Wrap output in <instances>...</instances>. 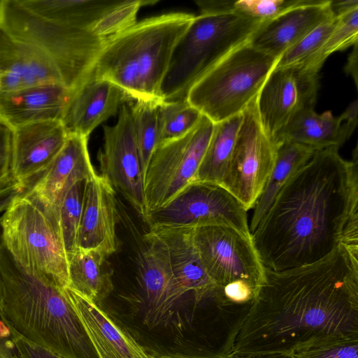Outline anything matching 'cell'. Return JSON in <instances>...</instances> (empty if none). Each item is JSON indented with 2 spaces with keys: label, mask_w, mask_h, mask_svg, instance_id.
Wrapping results in <instances>:
<instances>
[{
  "label": "cell",
  "mask_w": 358,
  "mask_h": 358,
  "mask_svg": "<svg viewBox=\"0 0 358 358\" xmlns=\"http://www.w3.org/2000/svg\"><path fill=\"white\" fill-rule=\"evenodd\" d=\"M278 60L248 42L208 71L186 99L214 124L227 120L241 114L257 98Z\"/></svg>",
  "instance_id": "8"
},
{
  "label": "cell",
  "mask_w": 358,
  "mask_h": 358,
  "mask_svg": "<svg viewBox=\"0 0 358 358\" xmlns=\"http://www.w3.org/2000/svg\"><path fill=\"white\" fill-rule=\"evenodd\" d=\"M108 257L96 250L77 248L68 255V287L99 304L114 289Z\"/></svg>",
  "instance_id": "26"
},
{
  "label": "cell",
  "mask_w": 358,
  "mask_h": 358,
  "mask_svg": "<svg viewBox=\"0 0 358 358\" xmlns=\"http://www.w3.org/2000/svg\"><path fill=\"white\" fill-rule=\"evenodd\" d=\"M143 238L148 244L138 256V275L147 317L155 327L166 320L187 292L173 273L164 241L150 231Z\"/></svg>",
  "instance_id": "16"
},
{
  "label": "cell",
  "mask_w": 358,
  "mask_h": 358,
  "mask_svg": "<svg viewBox=\"0 0 358 358\" xmlns=\"http://www.w3.org/2000/svg\"><path fill=\"white\" fill-rule=\"evenodd\" d=\"M248 211L223 187L194 182L166 205L149 213L145 222L149 227L226 226L251 236Z\"/></svg>",
  "instance_id": "11"
},
{
  "label": "cell",
  "mask_w": 358,
  "mask_h": 358,
  "mask_svg": "<svg viewBox=\"0 0 358 358\" xmlns=\"http://www.w3.org/2000/svg\"><path fill=\"white\" fill-rule=\"evenodd\" d=\"M0 319L10 333L62 358H99L65 289L22 272L0 241Z\"/></svg>",
  "instance_id": "3"
},
{
  "label": "cell",
  "mask_w": 358,
  "mask_h": 358,
  "mask_svg": "<svg viewBox=\"0 0 358 358\" xmlns=\"http://www.w3.org/2000/svg\"><path fill=\"white\" fill-rule=\"evenodd\" d=\"M292 358H358V333L318 335L294 345Z\"/></svg>",
  "instance_id": "30"
},
{
  "label": "cell",
  "mask_w": 358,
  "mask_h": 358,
  "mask_svg": "<svg viewBox=\"0 0 358 358\" xmlns=\"http://www.w3.org/2000/svg\"><path fill=\"white\" fill-rule=\"evenodd\" d=\"M131 103L121 107L114 125L103 126V144L98 159L101 175L122 194L145 222L148 213L144 180L134 136Z\"/></svg>",
  "instance_id": "14"
},
{
  "label": "cell",
  "mask_w": 358,
  "mask_h": 358,
  "mask_svg": "<svg viewBox=\"0 0 358 358\" xmlns=\"http://www.w3.org/2000/svg\"><path fill=\"white\" fill-rule=\"evenodd\" d=\"M257 98L242 113L231 157L222 187L248 210L253 208L273 170L277 143L264 130Z\"/></svg>",
  "instance_id": "12"
},
{
  "label": "cell",
  "mask_w": 358,
  "mask_h": 358,
  "mask_svg": "<svg viewBox=\"0 0 358 358\" xmlns=\"http://www.w3.org/2000/svg\"><path fill=\"white\" fill-rule=\"evenodd\" d=\"M86 181L78 182L72 185L64 193L57 208L68 255L77 249Z\"/></svg>",
  "instance_id": "35"
},
{
  "label": "cell",
  "mask_w": 358,
  "mask_h": 358,
  "mask_svg": "<svg viewBox=\"0 0 358 358\" xmlns=\"http://www.w3.org/2000/svg\"><path fill=\"white\" fill-rule=\"evenodd\" d=\"M330 0H303L262 22L248 43L276 59L320 24L334 17Z\"/></svg>",
  "instance_id": "19"
},
{
  "label": "cell",
  "mask_w": 358,
  "mask_h": 358,
  "mask_svg": "<svg viewBox=\"0 0 358 358\" xmlns=\"http://www.w3.org/2000/svg\"><path fill=\"white\" fill-rule=\"evenodd\" d=\"M48 83L62 85L48 59L35 48L15 40L0 29V92Z\"/></svg>",
  "instance_id": "23"
},
{
  "label": "cell",
  "mask_w": 358,
  "mask_h": 358,
  "mask_svg": "<svg viewBox=\"0 0 358 358\" xmlns=\"http://www.w3.org/2000/svg\"><path fill=\"white\" fill-rule=\"evenodd\" d=\"M194 240L216 294L240 283L250 285L257 292L265 267L252 235L226 226H205L194 229Z\"/></svg>",
  "instance_id": "10"
},
{
  "label": "cell",
  "mask_w": 358,
  "mask_h": 358,
  "mask_svg": "<svg viewBox=\"0 0 358 358\" xmlns=\"http://www.w3.org/2000/svg\"><path fill=\"white\" fill-rule=\"evenodd\" d=\"M13 129L0 119V185L14 180L12 174Z\"/></svg>",
  "instance_id": "38"
},
{
  "label": "cell",
  "mask_w": 358,
  "mask_h": 358,
  "mask_svg": "<svg viewBox=\"0 0 358 358\" xmlns=\"http://www.w3.org/2000/svg\"><path fill=\"white\" fill-rule=\"evenodd\" d=\"M29 8L76 27L88 29L119 4L115 0H22Z\"/></svg>",
  "instance_id": "29"
},
{
  "label": "cell",
  "mask_w": 358,
  "mask_h": 358,
  "mask_svg": "<svg viewBox=\"0 0 358 358\" xmlns=\"http://www.w3.org/2000/svg\"><path fill=\"white\" fill-rule=\"evenodd\" d=\"M71 90L48 83L0 92V119L12 129L48 120L61 121Z\"/></svg>",
  "instance_id": "24"
},
{
  "label": "cell",
  "mask_w": 358,
  "mask_h": 358,
  "mask_svg": "<svg viewBox=\"0 0 358 358\" xmlns=\"http://www.w3.org/2000/svg\"><path fill=\"white\" fill-rule=\"evenodd\" d=\"M8 343L12 358H62L50 350L10 333Z\"/></svg>",
  "instance_id": "39"
},
{
  "label": "cell",
  "mask_w": 358,
  "mask_h": 358,
  "mask_svg": "<svg viewBox=\"0 0 358 358\" xmlns=\"http://www.w3.org/2000/svg\"><path fill=\"white\" fill-rule=\"evenodd\" d=\"M209 356H188L180 355H172L163 356L161 358H209Z\"/></svg>",
  "instance_id": "45"
},
{
  "label": "cell",
  "mask_w": 358,
  "mask_h": 358,
  "mask_svg": "<svg viewBox=\"0 0 358 358\" xmlns=\"http://www.w3.org/2000/svg\"><path fill=\"white\" fill-rule=\"evenodd\" d=\"M262 22L231 12L195 15L173 51L162 87L164 101L186 99L190 88L227 55L248 43Z\"/></svg>",
  "instance_id": "7"
},
{
  "label": "cell",
  "mask_w": 358,
  "mask_h": 358,
  "mask_svg": "<svg viewBox=\"0 0 358 358\" xmlns=\"http://www.w3.org/2000/svg\"><path fill=\"white\" fill-rule=\"evenodd\" d=\"M67 137L59 120L36 122L13 129L12 174L24 191L47 171Z\"/></svg>",
  "instance_id": "15"
},
{
  "label": "cell",
  "mask_w": 358,
  "mask_h": 358,
  "mask_svg": "<svg viewBox=\"0 0 358 358\" xmlns=\"http://www.w3.org/2000/svg\"><path fill=\"white\" fill-rule=\"evenodd\" d=\"M118 221L115 189L106 178L96 173L85 182L77 248L96 250L108 257L114 254L120 245Z\"/></svg>",
  "instance_id": "17"
},
{
  "label": "cell",
  "mask_w": 358,
  "mask_h": 358,
  "mask_svg": "<svg viewBox=\"0 0 358 358\" xmlns=\"http://www.w3.org/2000/svg\"><path fill=\"white\" fill-rule=\"evenodd\" d=\"M149 3H155V1H121L102 16L90 31L104 39L115 36L134 26L137 22V15L140 8Z\"/></svg>",
  "instance_id": "36"
},
{
  "label": "cell",
  "mask_w": 358,
  "mask_h": 358,
  "mask_svg": "<svg viewBox=\"0 0 358 358\" xmlns=\"http://www.w3.org/2000/svg\"><path fill=\"white\" fill-rule=\"evenodd\" d=\"M338 21L334 17L318 25L286 50L278 59L275 67L302 65L323 45Z\"/></svg>",
  "instance_id": "37"
},
{
  "label": "cell",
  "mask_w": 358,
  "mask_h": 358,
  "mask_svg": "<svg viewBox=\"0 0 358 358\" xmlns=\"http://www.w3.org/2000/svg\"><path fill=\"white\" fill-rule=\"evenodd\" d=\"M202 117L187 99L163 101L158 108V145L187 134Z\"/></svg>",
  "instance_id": "33"
},
{
  "label": "cell",
  "mask_w": 358,
  "mask_h": 358,
  "mask_svg": "<svg viewBox=\"0 0 358 358\" xmlns=\"http://www.w3.org/2000/svg\"><path fill=\"white\" fill-rule=\"evenodd\" d=\"M159 103L134 101L130 103L133 127L145 178L151 157L158 145V108ZM144 182V181H143Z\"/></svg>",
  "instance_id": "32"
},
{
  "label": "cell",
  "mask_w": 358,
  "mask_h": 358,
  "mask_svg": "<svg viewBox=\"0 0 358 358\" xmlns=\"http://www.w3.org/2000/svg\"><path fill=\"white\" fill-rule=\"evenodd\" d=\"M357 101L338 117L331 111L317 114L314 108L295 116L275 136V143L288 141L315 151L339 148L350 137L357 124Z\"/></svg>",
  "instance_id": "21"
},
{
  "label": "cell",
  "mask_w": 358,
  "mask_h": 358,
  "mask_svg": "<svg viewBox=\"0 0 358 358\" xmlns=\"http://www.w3.org/2000/svg\"><path fill=\"white\" fill-rule=\"evenodd\" d=\"M194 17L178 12L145 18L106 39L92 77L114 83L134 101L162 103L173 51Z\"/></svg>",
  "instance_id": "4"
},
{
  "label": "cell",
  "mask_w": 358,
  "mask_h": 358,
  "mask_svg": "<svg viewBox=\"0 0 358 358\" xmlns=\"http://www.w3.org/2000/svg\"><path fill=\"white\" fill-rule=\"evenodd\" d=\"M194 229L154 226L149 231L164 241L177 280L199 302L216 294V287L202 264L194 240Z\"/></svg>",
  "instance_id": "25"
},
{
  "label": "cell",
  "mask_w": 358,
  "mask_h": 358,
  "mask_svg": "<svg viewBox=\"0 0 358 358\" xmlns=\"http://www.w3.org/2000/svg\"><path fill=\"white\" fill-rule=\"evenodd\" d=\"M0 241L22 272L68 287V254L58 214L27 192L17 195L0 216Z\"/></svg>",
  "instance_id": "6"
},
{
  "label": "cell",
  "mask_w": 358,
  "mask_h": 358,
  "mask_svg": "<svg viewBox=\"0 0 358 358\" xmlns=\"http://www.w3.org/2000/svg\"><path fill=\"white\" fill-rule=\"evenodd\" d=\"M318 88V71L300 65L275 66L256 99L259 121L271 138L298 114L314 108Z\"/></svg>",
  "instance_id": "13"
},
{
  "label": "cell",
  "mask_w": 358,
  "mask_h": 358,
  "mask_svg": "<svg viewBox=\"0 0 358 358\" xmlns=\"http://www.w3.org/2000/svg\"><path fill=\"white\" fill-rule=\"evenodd\" d=\"M0 29L42 52L62 85L73 90L92 76L106 39L27 7L22 0L0 1Z\"/></svg>",
  "instance_id": "5"
},
{
  "label": "cell",
  "mask_w": 358,
  "mask_h": 358,
  "mask_svg": "<svg viewBox=\"0 0 358 358\" xmlns=\"http://www.w3.org/2000/svg\"><path fill=\"white\" fill-rule=\"evenodd\" d=\"M316 151L283 186L251 234L264 266L315 263L341 244L358 245V153Z\"/></svg>",
  "instance_id": "2"
},
{
  "label": "cell",
  "mask_w": 358,
  "mask_h": 358,
  "mask_svg": "<svg viewBox=\"0 0 358 358\" xmlns=\"http://www.w3.org/2000/svg\"><path fill=\"white\" fill-rule=\"evenodd\" d=\"M276 143L277 155L273 170L253 208L249 224L251 234L264 217L280 189L316 152L292 141H282Z\"/></svg>",
  "instance_id": "27"
},
{
  "label": "cell",
  "mask_w": 358,
  "mask_h": 358,
  "mask_svg": "<svg viewBox=\"0 0 358 358\" xmlns=\"http://www.w3.org/2000/svg\"><path fill=\"white\" fill-rule=\"evenodd\" d=\"M23 192L24 190L15 180L0 185V215L6 211L13 199Z\"/></svg>",
  "instance_id": "40"
},
{
  "label": "cell",
  "mask_w": 358,
  "mask_h": 358,
  "mask_svg": "<svg viewBox=\"0 0 358 358\" xmlns=\"http://www.w3.org/2000/svg\"><path fill=\"white\" fill-rule=\"evenodd\" d=\"M0 358H12L9 351L0 346Z\"/></svg>",
  "instance_id": "46"
},
{
  "label": "cell",
  "mask_w": 358,
  "mask_h": 358,
  "mask_svg": "<svg viewBox=\"0 0 358 358\" xmlns=\"http://www.w3.org/2000/svg\"><path fill=\"white\" fill-rule=\"evenodd\" d=\"M10 337V330L6 323L0 319V338L6 339Z\"/></svg>",
  "instance_id": "44"
},
{
  "label": "cell",
  "mask_w": 358,
  "mask_h": 358,
  "mask_svg": "<svg viewBox=\"0 0 358 358\" xmlns=\"http://www.w3.org/2000/svg\"><path fill=\"white\" fill-rule=\"evenodd\" d=\"M214 125L203 115L187 134L157 147L144 178L148 215L166 205L194 182Z\"/></svg>",
  "instance_id": "9"
},
{
  "label": "cell",
  "mask_w": 358,
  "mask_h": 358,
  "mask_svg": "<svg viewBox=\"0 0 358 358\" xmlns=\"http://www.w3.org/2000/svg\"><path fill=\"white\" fill-rule=\"evenodd\" d=\"M212 358H292L287 352L265 354H223L211 355Z\"/></svg>",
  "instance_id": "41"
},
{
  "label": "cell",
  "mask_w": 358,
  "mask_h": 358,
  "mask_svg": "<svg viewBox=\"0 0 358 358\" xmlns=\"http://www.w3.org/2000/svg\"><path fill=\"white\" fill-rule=\"evenodd\" d=\"M132 101L117 85L91 76L71 90L61 122L68 135L88 138L96 127Z\"/></svg>",
  "instance_id": "18"
},
{
  "label": "cell",
  "mask_w": 358,
  "mask_h": 358,
  "mask_svg": "<svg viewBox=\"0 0 358 358\" xmlns=\"http://www.w3.org/2000/svg\"><path fill=\"white\" fill-rule=\"evenodd\" d=\"M99 358H155L98 304L65 287Z\"/></svg>",
  "instance_id": "22"
},
{
  "label": "cell",
  "mask_w": 358,
  "mask_h": 358,
  "mask_svg": "<svg viewBox=\"0 0 358 358\" xmlns=\"http://www.w3.org/2000/svg\"><path fill=\"white\" fill-rule=\"evenodd\" d=\"M2 300H3V287H2L1 278L0 276V310H1V303H2Z\"/></svg>",
  "instance_id": "47"
},
{
  "label": "cell",
  "mask_w": 358,
  "mask_h": 358,
  "mask_svg": "<svg viewBox=\"0 0 358 358\" xmlns=\"http://www.w3.org/2000/svg\"><path fill=\"white\" fill-rule=\"evenodd\" d=\"M344 332L358 333V245L341 244L310 264L265 268L249 310L221 352H281L315 336Z\"/></svg>",
  "instance_id": "1"
},
{
  "label": "cell",
  "mask_w": 358,
  "mask_h": 358,
  "mask_svg": "<svg viewBox=\"0 0 358 358\" xmlns=\"http://www.w3.org/2000/svg\"><path fill=\"white\" fill-rule=\"evenodd\" d=\"M87 140V137L68 135L47 171L24 192L45 208L57 212L61 199L72 185L96 174L90 160Z\"/></svg>",
  "instance_id": "20"
},
{
  "label": "cell",
  "mask_w": 358,
  "mask_h": 358,
  "mask_svg": "<svg viewBox=\"0 0 358 358\" xmlns=\"http://www.w3.org/2000/svg\"><path fill=\"white\" fill-rule=\"evenodd\" d=\"M337 17L335 27L321 48L308 61L300 66L320 72L324 62L332 53L357 43L358 8Z\"/></svg>",
  "instance_id": "34"
},
{
  "label": "cell",
  "mask_w": 358,
  "mask_h": 358,
  "mask_svg": "<svg viewBox=\"0 0 358 358\" xmlns=\"http://www.w3.org/2000/svg\"><path fill=\"white\" fill-rule=\"evenodd\" d=\"M242 113L215 124L213 131L194 182H204L222 185L228 167Z\"/></svg>",
  "instance_id": "28"
},
{
  "label": "cell",
  "mask_w": 358,
  "mask_h": 358,
  "mask_svg": "<svg viewBox=\"0 0 358 358\" xmlns=\"http://www.w3.org/2000/svg\"><path fill=\"white\" fill-rule=\"evenodd\" d=\"M303 0H196L200 14L231 12L264 22L286 10L299 4Z\"/></svg>",
  "instance_id": "31"
},
{
  "label": "cell",
  "mask_w": 358,
  "mask_h": 358,
  "mask_svg": "<svg viewBox=\"0 0 358 358\" xmlns=\"http://www.w3.org/2000/svg\"><path fill=\"white\" fill-rule=\"evenodd\" d=\"M356 8H358L357 0H330V8L334 17L341 16L345 14V13Z\"/></svg>",
  "instance_id": "42"
},
{
  "label": "cell",
  "mask_w": 358,
  "mask_h": 358,
  "mask_svg": "<svg viewBox=\"0 0 358 358\" xmlns=\"http://www.w3.org/2000/svg\"><path fill=\"white\" fill-rule=\"evenodd\" d=\"M357 43L353 45V50L349 55L347 59V64L345 66V71L347 74L351 76L354 79L356 87H357L358 84V76H357Z\"/></svg>",
  "instance_id": "43"
}]
</instances>
